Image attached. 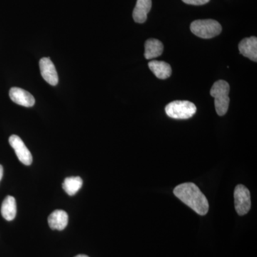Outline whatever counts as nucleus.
<instances>
[{
	"label": "nucleus",
	"instance_id": "nucleus-1",
	"mask_svg": "<svg viewBox=\"0 0 257 257\" xmlns=\"http://www.w3.org/2000/svg\"><path fill=\"white\" fill-rule=\"evenodd\" d=\"M174 194L199 215L204 216L207 214L209 202L196 184L191 182L179 184L174 189Z\"/></svg>",
	"mask_w": 257,
	"mask_h": 257
},
{
	"label": "nucleus",
	"instance_id": "nucleus-2",
	"mask_svg": "<svg viewBox=\"0 0 257 257\" xmlns=\"http://www.w3.org/2000/svg\"><path fill=\"white\" fill-rule=\"evenodd\" d=\"M229 83L224 80L217 81L211 87L210 94L214 98L216 111L219 116H224L229 109Z\"/></svg>",
	"mask_w": 257,
	"mask_h": 257
},
{
	"label": "nucleus",
	"instance_id": "nucleus-3",
	"mask_svg": "<svg viewBox=\"0 0 257 257\" xmlns=\"http://www.w3.org/2000/svg\"><path fill=\"white\" fill-rule=\"evenodd\" d=\"M190 30L196 36L203 39H211L220 35V24L214 20H199L193 22Z\"/></svg>",
	"mask_w": 257,
	"mask_h": 257
},
{
	"label": "nucleus",
	"instance_id": "nucleus-4",
	"mask_svg": "<svg viewBox=\"0 0 257 257\" xmlns=\"http://www.w3.org/2000/svg\"><path fill=\"white\" fill-rule=\"evenodd\" d=\"M165 111L172 119H187L195 114L197 107L189 101H174L166 106Z\"/></svg>",
	"mask_w": 257,
	"mask_h": 257
},
{
	"label": "nucleus",
	"instance_id": "nucleus-5",
	"mask_svg": "<svg viewBox=\"0 0 257 257\" xmlns=\"http://www.w3.org/2000/svg\"><path fill=\"white\" fill-rule=\"evenodd\" d=\"M234 204L239 216L247 214L251 209V196L248 189L242 184L236 186L234 190Z\"/></svg>",
	"mask_w": 257,
	"mask_h": 257
},
{
	"label": "nucleus",
	"instance_id": "nucleus-6",
	"mask_svg": "<svg viewBox=\"0 0 257 257\" xmlns=\"http://www.w3.org/2000/svg\"><path fill=\"white\" fill-rule=\"evenodd\" d=\"M9 143L15 150L19 160L25 165H31L32 163L31 152L28 150L22 139L18 135H12L9 139Z\"/></svg>",
	"mask_w": 257,
	"mask_h": 257
},
{
	"label": "nucleus",
	"instance_id": "nucleus-7",
	"mask_svg": "<svg viewBox=\"0 0 257 257\" xmlns=\"http://www.w3.org/2000/svg\"><path fill=\"white\" fill-rule=\"evenodd\" d=\"M40 68L42 77L47 83L52 86H56L58 84V74L55 64L49 57H44L40 60Z\"/></svg>",
	"mask_w": 257,
	"mask_h": 257
},
{
	"label": "nucleus",
	"instance_id": "nucleus-8",
	"mask_svg": "<svg viewBox=\"0 0 257 257\" xmlns=\"http://www.w3.org/2000/svg\"><path fill=\"white\" fill-rule=\"evenodd\" d=\"M10 97L13 102L25 107H32L35 104L34 96L28 91L21 88H11L10 90Z\"/></svg>",
	"mask_w": 257,
	"mask_h": 257
},
{
	"label": "nucleus",
	"instance_id": "nucleus-9",
	"mask_svg": "<svg viewBox=\"0 0 257 257\" xmlns=\"http://www.w3.org/2000/svg\"><path fill=\"white\" fill-rule=\"evenodd\" d=\"M240 54L243 57H247L250 60L256 62L257 61V38L256 37H251L241 40L239 44Z\"/></svg>",
	"mask_w": 257,
	"mask_h": 257
},
{
	"label": "nucleus",
	"instance_id": "nucleus-10",
	"mask_svg": "<svg viewBox=\"0 0 257 257\" xmlns=\"http://www.w3.org/2000/svg\"><path fill=\"white\" fill-rule=\"evenodd\" d=\"M68 214L63 210H55L49 216V226L52 230L62 231L68 224Z\"/></svg>",
	"mask_w": 257,
	"mask_h": 257
},
{
	"label": "nucleus",
	"instance_id": "nucleus-11",
	"mask_svg": "<svg viewBox=\"0 0 257 257\" xmlns=\"http://www.w3.org/2000/svg\"><path fill=\"white\" fill-rule=\"evenodd\" d=\"M151 8L152 0H138L133 11L134 20L137 23H145Z\"/></svg>",
	"mask_w": 257,
	"mask_h": 257
},
{
	"label": "nucleus",
	"instance_id": "nucleus-12",
	"mask_svg": "<svg viewBox=\"0 0 257 257\" xmlns=\"http://www.w3.org/2000/svg\"><path fill=\"white\" fill-rule=\"evenodd\" d=\"M148 66L157 78L166 79L169 78L172 74L171 66L167 62L154 60L149 62Z\"/></svg>",
	"mask_w": 257,
	"mask_h": 257
},
{
	"label": "nucleus",
	"instance_id": "nucleus-13",
	"mask_svg": "<svg viewBox=\"0 0 257 257\" xmlns=\"http://www.w3.org/2000/svg\"><path fill=\"white\" fill-rule=\"evenodd\" d=\"M145 57L147 60L156 58L163 53V44L156 39H149L145 42Z\"/></svg>",
	"mask_w": 257,
	"mask_h": 257
},
{
	"label": "nucleus",
	"instance_id": "nucleus-14",
	"mask_svg": "<svg viewBox=\"0 0 257 257\" xmlns=\"http://www.w3.org/2000/svg\"><path fill=\"white\" fill-rule=\"evenodd\" d=\"M1 214L7 221H13L17 214V203L15 197L8 196L3 201Z\"/></svg>",
	"mask_w": 257,
	"mask_h": 257
},
{
	"label": "nucleus",
	"instance_id": "nucleus-15",
	"mask_svg": "<svg viewBox=\"0 0 257 257\" xmlns=\"http://www.w3.org/2000/svg\"><path fill=\"white\" fill-rule=\"evenodd\" d=\"M83 181L79 177H67L64 179L62 184L64 190L69 196H73L82 187Z\"/></svg>",
	"mask_w": 257,
	"mask_h": 257
},
{
	"label": "nucleus",
	"instance_id": "nucleus-16",
	"mask_svg": "<svg viewBox=\"0 0 257 257\" xmlns=\"http://www.w3.org/2000/svg\"><path fill=\"white\" fill-rule=\"evenodd\" d=\"M210 0H182L183 3L187 5H203L207 4Z\"/></svg>",
	"mask_w": 257,
	"mask_h": 257
},
{
	"label": "nucleus",
	"instance_id": "nucleus-17",
	"mask_svg": "<svg viewBox=\"0 0 257 257\" xmlns=\"http://www.w3.org/2000/svg\"><path fill=\"white\" fill-rule=\"evenodd\" d=\"M3 177V166L0 165V181L2 180Z\"/></svg>",
	"mask_w": 257,
	"mask_h": 257
},
{
	"label": "nucleus",
	"instance_id": "nucleus-18",
	"mask_svg": "<svg viewBox=\"0 0 257 257\" xmlns=\"http://www.w3.org/2000/svg\"><path fill=\"white\" fill-rule=\"evenodd\" d=\"M74 257H89V256H88L87 255H85V254H79V255H77V256H76Z\"/></svg>",
	"mask_w": 257,
	"mask_h": 257
}]
</instances>
